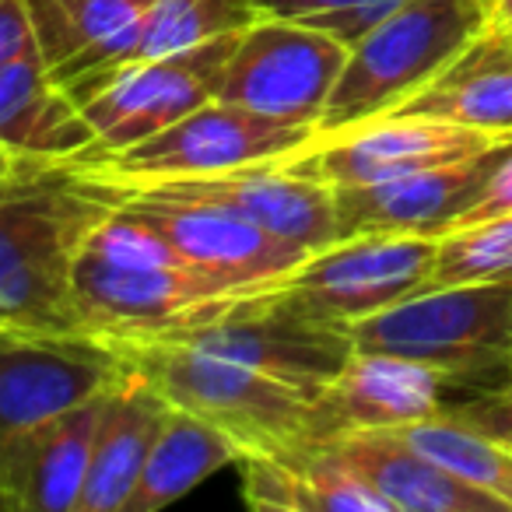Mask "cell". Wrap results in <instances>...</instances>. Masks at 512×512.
<instances>
[{
	"instance_id": "e0dca14e",
	"label": "cell",
	"mask_w": 512,
	"mask_h": 512,
	"mask_svg": "<svg viewBox=\"0 0 512 512\" xmlns=\"http://www.w3.org/2000/svg\"><path fill=\"white\" fill-rule=\"evenodd\" d=\"M106 393L46 418L4 453L0 512H78Z\"/></svg>"
},
{
	"instance_id": "ffe728a7",
	"label": "cell",
	"mask_w": 512,
	"mask_h": 512,
	"mask_svg": "<svg viewBox=\"0 0 512 512\" xmlns=\"http://www.w3.org/2000/svg\"><path fill=\"white\" fill-rule=\"evenodd\" d=\"M386 116H428L512 137V29L488 25L421 92Z\"/></svg>"
},
{
	"instance_id": "ba28073f",
	"label": "cell",
	"mask_w": 512,
	"mask_h": 512,
	"mask_svg": "<svg viewBox=\"0 0 512 512\" xmlns=\"http://www.w3.org/2000/svg\"><path fill=\"white\" fill-rule=\"evenodd\" d=\"M316 127L281 123L246 106L211 99L158 134L92 162H71L113 179L207 176L256 162H281L316 141Z\"/></svg>"
},
{
	"instance_id": "7a4b0ae2",
	"label": "cell",
	"mask_w": 512,
	"mask_h": 512,
	"mask_svg": "<svg viewBox=\"0 0 512 512\" xmlns=\"http://www.w3.org/2000/svg\"><path fill=\"white\" fill-rule=\"evenodd\" d=\"M113 211L71 162L22 158L0 179V327L85 337L74 313V260Z\"/></svg>"
},
{
	"instance_id": "5b68a950",
	"label": "cell",
	"mask_w": 512,
	"mask_h": 512,
	"mask_svg": "<svg viewBox=\"0 0 512 512\" xmlns=\"http://www.w3.org/2000/svg\"><path fill=\"white\" fill-rule=\"evenodd\" d=\"M355 351L425 362L449 390H481L512 376V281L428 288L348 327Z\"/></svg>"
},
{
	"instance_id": "d4e9b609",
	"label": "cell",
	"mask_w": 512,
	"mask_h": 512,
	"mask_svg": "<svg viewBox=\"0 0 512 512\" xmlns=\"http://www.w3.org/2000/svg\"><path fill=\"white\" fill-rule=\"evenodd\" d=\"M46 67H57L85 46L127 29L155 0H25Z\"/></svg>"
},
{
	"instance_id": "1f68e13d",
	"label": "cell",
	"mask_w": 512,
	"mask_h": 512,
	"mask_svg": "<svg viewBox=\"0 0 512 512\" xmlns=\"http://www.w3.org/2000/svg\"><path fill=\"white\" fill-rule=\"evenodd\" d=\"M18 162H22V158H18L11 148H4V144H0V179H8L11 172L18 169Z\"/></svg>"
},
{
	"instance_id": "f1b7e54d",
	"label": "cell",
	"mask_w": 512,
	"mask_h": 512,
	"mask_svg": "<svg viewBox=\"0 0 512 512\" xmlns=\"http://www.w3.org/2000/svg\"><path fill=\"white\" fill-rule=\"evenodd\" d=\"M498 214H512V141L505 144V151L498 155V162H495V169H491L484 190L477 193V200L460 214V221H456L453 228L498 218Z\"/></svg>"
},
{
	"instance_id": "d6986e66",
	"label": "cell",
	"mask_w": 512,
	"mask_h": 512,
	"mask_svg": "<svg viewBox=\"0 0 512 512\" xmlns=\"http://www.w3.org/2000/svg\"><path fill=\"white\" fill-rule=\"evenodd\" d=\"M327 446L358 470L393 505V512H509L495 495L418 453L393 428L348 432Z\"/></svg>"
},
{
	"instance_id": "7c38bea8",
	"label": "cell",
	"mask_w": 512,
	"mask_h": 512,
	"mask_svg": "<svg viewBox=\"0 0 512 512\" xmlns=\"http://www.w3.org/2000/svg\"><path fill=\"white\" fill-rule=\"evenodd\" d=\"M127 365L95 337L0 327V460L29 428L113 390Z\"/></svg>"
},
{
	"instance_id": "8992f818",
	"label": "cell",
	"mask_w": 512,
	"mask_h": 512,
	"mask_svg": "<svg viewBox=\"0 0 512 512\" xmlns=\"http://www.w3.org/2000/svg\"><path fill=\"white\" fill-rule=\"evenodd\" d=\"M74 169L106 197H155L214 207V211L256 221L260 228L309 249V253H320L337 242L334 190L320 179L292 172L285 158L228 172H207V176L169 179H113L95 169H81V165Z\"/></svg>"
},
{
	"instance_id": "9c48e42d",
	"label": "cell",
	"mask_w": 512,
	"mask_h": 512,
	"mask_svg": "<svg viewBox=\"0 0 512 512\" xmlns=\"http://www.w3.org/2000/svg\"><path fill=\"white\" fill-rule=\"evenodd\" d=\"M439 235H355L306 256L278 281L302 313L351 327L397 302L428 292Z\"/></svg>"
},
{
	"instance_id": "83f0119b",
	"label": "cell",
	"mask_w": 512,
	"mask_h": 512,
	"mask_svg": "<svg viewBox=\"0 0 512 512\" xmlns=\"http://www.w3.org/2000/svg\"><path fill=\"white\" fill-rule=\"evenodd\" d=\"M442 411L512 449V376L495 386L460 393V400H453V404L446 400Z\"/></svg>"
},
{
	"instance_id": "4316f807",
	"label": "cell",
	"mask_w": 512,
	"mask_h": 512,
	"mask_svg": "<svg viewBox=\"0 0 512 512\" xmlns=\"http://www.w3.org/2000/svg\"><path fill=\"white\" fill-rule=\"evenodd\" d=\"M260 18H292L351 46L376 22H383L400 0H249Z\"/></svg>"
},
{
	"instance_id": "cb8c5ba5",
	"label": "cell",
	"mask_w": 512,
	"mask_h": 512,
	"mask_svg": "<svg viewBox=\"0 0 512 512\" xmlns=\"http://www.w3.org/2000/svg\"><path fill=\"white\" fill-rule=\"evenodd\" d=\"M400 439L411 442L418 453H425L428 460L442 463L446 470H453L456 477H463L474 488L495 495L505 509L512 512V449L502 446L491 435L477 432V428L463 425V421L449 418L446 411L432 414V418L411 421V425L393 428Z\"/></svg>"
},
{
	"instance_id": "44dd1931",
	"label": "cell",
	"mask_w": 512,
	"mask_h": 512,
	"mask_svg": "<svg viewBox=\"0 0 512 512\" xmlns=\"http://www.w3.org/2000/svg\"><path fill=\"white\" fill-rule=\"evenodd\" d=\"M169 400L127 369V376L106 393L95 428L92 467L78 498V512H123L151 456Z\"/></svg>"
},
{
	"instance_id": "8fae6325",
	"label": "cell",
	"mask_w": 512,
	"mask_h": 512,
	"mask_svg": "<svg viewBox=\"0 0 512 512\" xmlns=\"http://www.w3.org/2000/svg\"><path fill=\"white\" fill-rule=\"evenodd\" d=\"M348 46L292 18H260L239 32L221 74L218 99L281 123L316 127Z\"/></svg>"
},
{
	"instance_id": "603a6c76",
	"label": "cell",
	"mask_w": 512,
	"mask_h": 512,
	"mask_svg": "<svg viewBox=\"0 0 512 512\" xmlns=\"http://www.w3.org/2000/svg\"><path fill=\"white\" fill-rule=\"evenodd\" d=\"M242 460L239 442L197 414L172 407L123 512H158L190 495L197 484Z\"/></svg>"
},
{
	"instance_id": "484cf974",
	"label": "cell",
	"mask_w": 512,
	"mask_h": 512,
	"mask_svg": "<svg viewBox=\"0 0 512 512\" xmlns=\"http://www.w3.org/2000/svg\"><path fill=\"white\" fill-rule=\"evenodd\" d=\"M481 281H512V214L449 228L439 235L428 288L481 285Z\"/></svg>"
},
{
	"instance_id": "9a60e30c",
	"label": "cell",
	"mask_w": 512,
	"mask_h": 512,
	"mask_svg": "<svg viewBox=\"0 0 512 512\" xmlns=\"http://www.w3.org/2000/svg\"><path fill=\"white\" fill-rule=\"evenodd\" d=\"M505 144L484 155L442 169L411 172L362 186H330L334 190L337 239L355 235H442L484 190Z\"/></svg>"
},
{
	"instance_id": "2e32d148",
	"label": "cell",
	"mask_w": 512,
	"mask_h": 512,
	"mask_svg": "<svg viewBox=\"0 0 512 512\" xmlns=\"http://www.w3.org/2000/svg\"><path fill=\"white\" fill-rule=\"evenodd\" d=\"M260 22L249 0H155L141 18L99 43L85 46L71 60L50 67V78L60 88H78L99 81L123 67L162 60L172 53L193 50L211 39L232 36Z\"/></svg>"
},
{
	"instance_id": "4fadbf2b",
	"label": "cell",
	"mask_w": 512,
	"mask_h": 512,
	"mask_svg": "<svg viewBox=\"0 0 512 512\" xmlns=\"http://www.w3.org/2000/svg\"><path fill=\"white\" fill-rule=\"evenodd\" d=\"M502 141H512V137L428 120V116H379L344 134L313 141L299 155L285 158V165L327 186H362L467 162Z\"/></svg>"
},
{
	"instance_id": "7402d4cb",
	"label": "cell",
	"mask_w": 512,
	"mask_h": 512,
	"mask_svg": "<svg viewBox=\"0 0 512 512\" xmlns=\"http://www.w3.org/2000/svg\"><path fill=\"white\" fill-rule=\"evenodd\" d=\"M0 144L29 162H71L95 144L92 123L50 78L39 46L0 67Z\"/></svg>"
},
{
	"instance_id": "ac0fdd59",
	"label": "cell",
	"mask_w": 512,
	"mask_h": 512,
	"mask_svg": "<svg viewBox=\"0 0 512 512\" xmlns=\"http://www.w3.org/2000/svg\"><path fill=\"white\" fill-rule=\"evenodd\" d=\"M449 379L414 358L355 351L334 383L320 390V404L334 428V439L348 432L400 428L432 418L446 407Z\"/></svg>"
},
{
	"instance_id": "5bb4252c",
	"label": "cell",
	"mask_w": 512,
	"mask_h": 512,
	"mask_svg": "<svg viewBox=\"0 0 512 512\" xmlns=\"http://www.w3.org/2000/svg\"><path fill=\"white\" fill-rule=\"evenodd\" d=\"M106 200L141 214L169 242V249L186 267L235 288L274 285L285 274H292L306 256H313L309 249L267 232L256 221H246L228 211H214V207L155 200V197H106Z\"/></svg>"
},
{
	"instance_id": "30bf717a",
	"label": "cell",
	"mask_w": 512,
	"mask_h": 512,
	"mask_svg": "<svg viewBox=\"0 0 512 512\" xmlns=\"http://www.w3.org/2000/svg\"><path fill=\"white\" fill-rule=\"evenodd\" d=\"M165 341H183L190 348L232 358L309 393L334 383L355 355L348 327L302 313L278 292V281L249 292L218 320Z\"/></svg>"
},
{
	"instance_id": "6da1fadb",
	"label": "cell",
	"mask_w": 512,
	"mask_h": 512,
	"mask_svg": "<svg viewBox=\"0 0 512 512\" xmlns=\"http://www.w3.org/2000/svg\"><path fill=\"white\" fill-rule=\"evenodd\" d=\"M256 288H235L186 267L169 242L123 204H113L74 260L78 330L106 344L204 327Z\"/></svg>"
},
{
	"instance_id": "277c9868",
	"label": "cell",
	"mask_w": 512,
	"mask_h": 512,
	"mask_svg": "<svg viewBox=\"0 0 512 512\" xmlns=\"http://www.w3.org/2000/svg\"><path fill=\"white\" fill-rule=\"evenodd\" d=\"M484 29V0H400L383 22L348 46V60L316 123V141L404 106Z\"/></svg>"
},
{
	"instance_id": "f546056e",
	"label": "cell",
	"mask_w": 512,
	"mask_h": 512,
	"mask_svg": "<svg viewBox=\"0 0 512 512\" xmlns=\"http://www.w3.org/2000/svg\"><path fill=\"white\" fill-rule=\"evenodd\" d=\"M36 29L25 0H0V67L36 50Z\"/></svg>"
},
{
	"instance_id": "4dcf8cb0",
	"label": "cell",
	"mask_w": 512,
	"mask_h": 512,
	"mask_svg": "<svg viewBox=\"0 0 512 512\" xmlns=\"http://www.w3.org/2000/svg\"><path fill=\"white\" fill-rule=\"evenodd\" d=\"M488 4V25L512 29V0H484Z\"/></svg>"
},
{
	"instance_id": "52a82bcc",
	"label": "cell",
	"mask_w": 512,
	"mask_h": 512,
	"mask_svg": "<svg viewBox=\"0 0 512 512\" xmlns=\"http://www.w3.org/2000/svg\"><path fill=\"white\" fill-rule=\"evenodd\" d=\"M235 39L239 32L172 57L123 67L88 85L64 88L95 130V144L71 162H92V158L123 151L165 130L169 123L183 120L204 102L218 99L221 74L235 50Z\"/></svg>"
},
{
	"instance_id": "3957f363",
	"label": "cell",
	"mask_w": 512,
	"mask_h": 512,
	"mask_svg": "<svg viewBox=\"0 0 512 512\" xmlns=\"http://www.w3.org/2000/svg\"><path fill=\"white\" fill-rule=\"evenodd\" d=\"M113 348L123 365L155 386L172 407H183L232 435L242 456L299 460L323 442H334L320 393L165 337L113 341Z\"/></svg>"
}]
</instances>
